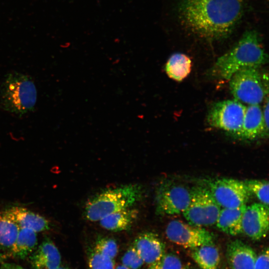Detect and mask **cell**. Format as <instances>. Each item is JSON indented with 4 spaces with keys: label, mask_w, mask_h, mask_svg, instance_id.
<instances>
[{
    "label": "cell",
    "mask_w": 269,
    "mask_h": 269,
    "mask_svg": "<svg viewBox=\"0 0 269 269\" xmlns=\"http://www.w3.org/2000/svg\"><path fill=\"white\" fill-rule=\"evenodd\" d=\"M243 0H180L177 12L190 32L209 41L228 37L241 19Z\"/></svg>",
    "instance_id": "obj_1"
},
{
    "label": "cell",
    "mask_w": 269,
    "mask_h": 269,
    "mask_svg": "<svg viewBox=\"0 0 269 269\" xmlns=\"http://www.w3.org/2000/svg\"><path fill=\"white\" fill-rule=\"evenodd\" d=\"M268 61L261 36L256 30L246 31L228 51L218 58L208 72L213 78L229 80L238 71L259 68Z\"/></svg>",
    "instance_id": "obj_2"
},
{
    "label": "cell",
    "mask_w": 269,
    "mask_h": 269,
    "mask_svg": "<svg viewBox=\"0 0 269 269\" xmlns=\"http://www.w3.org/2000/svg\"><path fill=\"white\" fill-rule=\"evenodd\" d=\"M37 91L31 77L27 75L11 72L7 74L0 86V107L18 116L34 109Z\"/></svg>",
    "instance_id": "obj_3"
},
{
    "label": "cell",
    "mask_w": 269,
    "mask_h": 269,
    "mask_svg": "<svg viewBox=\"0 0 269 269\" xmlns=\"http://www.w3.org/2000/svg\"><path fill=\"white\" fill-rule=\"evenodd\" d=\"M142 193L137 184L106 190L87 201L85 216L89 221H99L109 214L131 207L140 199Z\"/></svg>",
    "instance_id": "obj_4"
},
{
    "label": "cell",
    "mask_w": 269,
    "mask_h": 269,
    "mask_svg": "<svg viewBox=\"0 0 269 269\" xmlns=\"http://www.w3.org/2000/svg\"><path fill=\"white\" fill-rule=\"evenodd\" d=\"M258 68L249 67L236 72L229 80L234 99L244 105H259L268 95V77Z\"/></svg>",
    "instance_id": "obj_5"
},
{
    "label": "cell",
    "mask_w": 269,
    "mask_h": 269,
    "mask_svg": "<svg viewBox=\"0 0 269 269\" xmlns=\"http://www.w3.org/2000/svg\"><path fill=\"white\" fill-rule=\"evenodd\" d=\"M190 193L189 204L182 213L188 224L199 227L215 224L221 208L209 189L197 186Z\"/></svg>",
    "instance_id": "obj_6"
},
{
    "label": "cell",
    "mask_w": 269,
    "mask_h": 269,
    "mask_svg": "<svg viewBox=\"0 0 269 269\" xmlns=\"http://www.w3.org/2000/svg\"><path fill=\"white\" fill-rule=\"evenodd\" d=\"M246 109L245 105L235 99L218 102L210 108L207 122L211 127L235 135L242 126Z\"/></svg>",
    "instance_id": "obj_7"
},
{
    "label": "cell",
    "mask_w": 269,
    "mask_h": 269,
    "mask_svg": "<svg viewBox=\"0 0 269 269\" xmlns=\"http://www.w3.org/2000/svg\"><path fill=\"white\" fill-rule=\"evenodd\" d=\"M209 190L221 208H236L246 204L251 196L244 181L229 178L212 181Z\"/></svg>",
    "instance_id": "obj_8"
},
{
    "label": "cell",
    "mask_w": 269,
    "mask_h": 269,
    "mask_svg": "<svg viewBox=\"0 0 269 269\" xmlns=\"http://www.w3.org/2000/svg\"><path fill=\"white\" fill-rule=\"evenodd\" d=\"M165 233L169 241L185 248L194 249L204 245H213L214 235L206 229L172 220L166 226Z\"/></svg>",
    "instance_id": "obj_9"
},
{
    "label": "cell",
    "mask_w": 269,
    "mask_h": 269,
    "mask_svg": "<svg viewBox=\"0 0 269 269\" xmlns=\"http://www.w3.org/2000/svg\"><path fill=\"white\" fill-rule=\"evenodd\" d=\"M190 199V191L183 186L164 184L157 191L156 211L160 215L183 213L188 207Z\"/></svg>",
    "instance_id": "obj_10"
},
{
    "label": "cell",
    "mask_w": 269,
    "mask_h": 269,
    "mask_svg": "<svg viewBox=\"0 0 269 269\" xmlns=\"http://www.w3.org/2000/svg\"><path fill=\"white\" fill-rule=\"evenodd\" d=\"M269 224V206L261 203L246 206L242 218L243 233L252 240H261L267 236Z\"/></svg>",
    "instance_id": "obj_11"
},
{
    "label": "cell",
    "mask_w": 269,
    "mask_h": 269,
    "mask_svg": "<svg viewBox=\"0 0 269 269\" xmlns=\"http://www.w3.org/2000/svg\"><path fill=\"white\" fill-rule=\"evenodd\" d=\"M268 131L264 123L262 109L259 105H252L246 106L242 126L235 135L252 140L268 135Z\"/></svg>",
    "instance_id": "obj_12"
},
{
    "label": "cell",
    "mask_w": 269,
    "mask_h": 269,
    "mask_svg": "<svg viewBox=\"0 0 269 269\" xmlns=\"http://www.w3.org/2000/svg\"><path fill=\"white\" fill-rule=\"evenodd\" d=\"M226 258L231 269H254L257 254L243 242L236 240L227 246Z\"/></svg>",
    "instance_id": "obj_13"
},
{
    "label": "cell",
    "mask_w": 269,
    "mask_h": 269,
    "mask_svg": "<svg viewBox=\"0 0 269 269\" xmlns=\"http://www.w3.org/2000/svg\"><path fill=\"white\" fill-rule=\"evenodd\" d=\"M144 263L150 265L160 259L165 253V245L158 236L145 232L135 239L133 244Z\"/></svg>",
    "instance_id": "obj_14"
},
{
    "label": "cell",
    "mask_w": 269,
    "mask_h": 269,
    "mask_svg": "<svg viewBox=\"0 0 269 269\" xmlns=\"http://www.w3.org/2000/svg\"><path fill=\"white\" fill-rule=\"evenodd\" d=\"M61 260L57 247L46 237L32 254L30 262L33 269H56L60 266Z\"/></svg>",
    "instance_id": "obj_15"
},
{
    "label": "cell",
    "mask_w": 269,
    "mask_h": 269,
    "mask_svg": "<svg viewBox=\"0 0 269 269\" xmlns=\"http://www.w3.org/2000/svg\"><path fill=\"white\" fill-rule=\"evenodd\" d=\"M246 204L236 208H222L215 223L222 232L231 236H237L242 231V218Z\"/></svg>",
    "instance_id": "obj_16"
},
{
    "label": "cell",
    "mask_w": 269,
    "mask_h": 269,
    "mask_svg": "<svg viewBox=\"0 0 269 269\" xmlns=\"http://www.w3.org/2000/svg\"><path fill=\"white\" fill-rule=\"evenodd\" d=\"M138 211L128 208L109 214L99 221L103 228L111 231L119 232L130 229L136 220Z\"/></svg>",
    "instance_id": "obj_17"
},
{
    "label": "cell",
    "mask_w": 269,
    "mask_h": 269,
    "mask_svg": "<svg viewBox=\"0 0 269 269\" xmlns=\"http://www.w3.org/2000/svg\"><path fill=\"white\" fill-rule=\"evenodd\" d=\"M9 210L20 228H28L36 233L50 228L49 222L45 218L26 208L14 207Z\"/></svg>",
    "instance_id": "obj_18"
},
{
    "label": "cell",
    "mask_w": 269,
    "mask_h": 269,
    "mask_svg": "<svg viewBox=\"0 0 269 269\" xmlns=\"http://www.w3.org/2000/svg\"><path fill=\"white\" fill-rule=\"evenodd\" d=\"M20 229L9 209L0 212V250H10Z\"/></svg>",
    "instance_id": "obj_19"
},
{
    "label": "cell",
    "mask_w": 269,
    "mask_h": 269,
    "mask_svg": "<svg viewBox=\"0 0 269 269\" xmlns=\"http://www.w3.org/2000/svg\"><path fill=\"white\" fill-rule=\"evenodd\" d=\"M191 68V59L182 53H175L171 55L165 66V72L168 77L177 82H181L186 78Z\"/></svg>",
    "instance_id": "obj_20"
},
{
    "label": "cell",
    "mask_w": 269,
    "mask_h": 269,
    "mask_svg": "<svg viewBox=\"0 0 269 269\" xmlns=\"http://www.w3.org/2000/svg\"><path fill=\"white\" fill-rule=\"evenodd\" d=\"M37 245V233L28 228H20L10 250V255L14 258L24 259L33 252Z\"/></svg>",
    "instance_id": "obj_21"
},
{
    "label": "cell",
    "mask_w": 269,
    "mask_h": 269,
    "mask_svg": "<svg viewBox=\"0 0 269 269\" xmlns=\"http://www.w3.org/2000/svg\"><path fill=\"white\" fill-rule=\"evenodd\" d=\"M192 249L191 257L201 269H218L220 261V254L214 244Z\"/></svg>",
    "instance_id": "obj_22"
},
{
    "label": "cell",
    "mask_w": 269,
    "mask_h": 269,
    "mask_svg": "<svg viewBox=\"0 0 269 269\" xmlns=\"http://www.w3.org/2000/svg\"><path fill=\"white\" fill-rule=\"evenodd\" d=\"M251 195L260 203L269 206V182L266 180H249L244 181Z\"/></svg>",
    "instance_id": "obj_23"
},
{
    "label": "cell",
    "mask_w": 269,
    "mask_h": 269,
    "mask_svg": "<svg viewBox=\"0 0 269 269\" xmlns=\"http://www.w3.org/2000/svg\"><path fill=\"white\" fill-rule=\"evenodd\" d=\"M93 250L113 260H114L118 253V247L116 241L108 237L98 238Z\"/></svg>",
    "instance_id": "obj_24"
},
{
    "label": "cell",
    "mask_w": 269,
    "mask_h": 269,
    "mask_svg": "<svg viewBox=\"0 0 269 269\" xmlns=\"http://www.w3.org/2000/svg\"><path fill=\"white\" fill-rule=\"evenodd\" d=\"M182 262L179 258L172 253H165L155 262L148 265L147 269H182Z\"/></svg>",
    "instance_id": "obj_25"
},
{
    "label": "cell",
    "mask_w": 269,
    "mask_h": 269,
    "mask_svg": "<svg viewBox=\"0 0 269 269\" xmlns=\"http://www.w3.org/2000/svg\"><path fill=\"white\" fill-rule=\"evenodd\" d=\"M88 269H115L114 260L102 255L94 250L88 259Z\"/></svg>",
    "instance_id": "obj_26"
},
{
    "label": "cell",
    "mask_w": 269,
    "mask_h": 269,
    "mask_svg": "<svg viewBox=\"0 0 269 269\" xmlns=\"http://www.w3.org/2000/svg\"><path fill=\"white\" fill-rule=\"evenodd\" d=\"M122 265L129 269H139L144 263L134 246L130 247L122 258Z\"/></svg>",
    "instance_id": "obj_27"
},
{
    "label": "cell",
    "mask_w": 269,
    "mask_h": 269,
    "mask_svg": "<svg viewBox=\"0 0 269 269\" xmlns=\"http://www.w3.org/2000/svg\"><path fill=\"white\" fill-rule=\"evenodd\" d=\"M269 249L265 248L257 256L254 269H269Z\"/></svg>",
    "instance_id": "obj_28"
},
{
    "label": "cell",
    "mask_w": 269,
    "mask_h": 269,
    "mask_svg": "<svg viewBox=\"0 0 269 269\" xmlns=\"http://www.w3.org/2000/svg\"><path fill=\"white\" fill-rule=\"evenodd\" d=\"M265 103L262 109L263 116L266 128L269 130V96L267 95L264 100Z\"/></svg>",
    "instance_id": "obj_29"
},
{
    "label": "cell",
    "mask_w": 269,
    "mask_h": 269,
    "mask_svg": "<svg viewBox=\"0 0 269 269\" xmlns=\"http://www.w3.org/2000/svg\"><path fill=\"white\" fill-rule=\"evenodd\" d=\"M0 269H26L20 266L9 263H2L0 267Z\"/></svg>",
    "instance_id": "obj_30"
},
{
    "label": "cell",
    "mask_w": 269,
    "mask_h": 269,
    "mask_svg": "<svg viewBox=\"0 0 269 269\" xmlns=\"http://www.w3.org/2000/svg\"><path fill=\"white\" fill-rule=\"evenodd\" d=\"M115 269H129L124 266V265H119L118 266H117L116 268H115Z\"/></svg>",
    "instance_id": "obj_31"
},
{
    "label": "cell",
    "mask_w": 269,
    "mask_h": 269,
    "mask_svg": "<svg viewBox=\"0 0 269 269\" xmlns=\"http://www.w3.org/2000/svg\"><path fill=\"white\" fill-rule=\"evenodd\" d=\"M182 269H193L189 266H183Z\"/></svg>",
    "instance_id": "obj_32"
},
{
    "label": "cell",
    "mask_w": 269,
    "mask_h": 269,
    "mask_svg": "<svg viewBox=\"0 0 269 269\" xmlns=\"http://www.w3.org/2000/svg\"><path fill=\"white\" fill-rule=\"evenodd\" d=\"M56 269H68L66 268H65V267H62L59 266L58 268H57Z\"/></svg>",
    "instance_id": "obj_33"
}]
</instances>
